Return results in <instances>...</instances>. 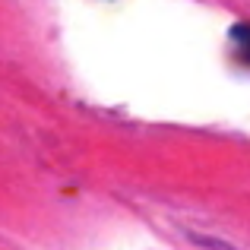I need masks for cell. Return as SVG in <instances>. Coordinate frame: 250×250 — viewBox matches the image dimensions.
<instances>
[{
    "label": "cell",
    "instance_id": "6da1fadb",
    "mask_svg": "<svg viewBox=\"0 0 250 250\" xmlns=\"http://www.w3.org/2000/svg\"><path fill=\"white\" fill-rule=\"evenodd\" d=\"M234 44H238V51L250 61V25H238L234 29Z\"/></svg>",
    "mask_w": 250,
    "mask_h": 250
}]
</instances>
